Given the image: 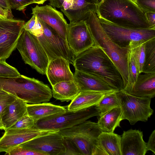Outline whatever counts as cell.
I'll return each mask as SVG.
<instances>
[{"instance_id": "24", "label": "cell", "mask_w": 155, "mask_h": 155, "mask_svg": "<svg viewBox=\"0 0 155 155\" xmlns=\"http://www.w3.org/2000/svg\"><path fill=\"white\" fill-rule=\"evenodd\" d=\"M52 87V96L61 102L72 100L80 91L74 80L61 81Z\"/></svg>"}, {"instance_id": "42", "label": "cell", "mask_w": 155, "mask_h": 155, "mask_svg": "<svg viewBox=\"0 0 155 155\" xmlns=\"http://www.w3.org/2000/svg\"><path fill=\"white\" fill-rule=\"evenodd\" d=\"M11 10L4 9L0 6V18L3 19L13 18Z\"/></svg>"}, {"instance_id": "13", "label": "cell", "mask_w": 155, "mask_h": 155, "mask_svg": "<svg viewBox=\"0 0 155 155\" xmlns=\"http://www.w3.org/2000/svg\"><path fill=\"white\" fill-rule=\"evenodd\" d=\"M67 41L75 57L94 45L85 20L68 24Z\"/></svg>"}, {"instance_id": "40", "label": "cell", "mask_w": 155, "mask_h": 155, "mask_svg": "<svg viewBox=\"0 0 155 155\" xmlns=\"http://www.w3.org/2000/svg\"><path fill=\"white\" fill-rule=\"evenodd\" d=\"M43 32L42 25L39 21L38 18L36 16L35 23L30 32L31 33L36 37L38 36Z\"/></svg>"}, {"instance_id": "46", "label": "cell", "mask_w": 155, "mask_h": 155, "mask_svg": "<svg viewBox=\"0 0 155 155\" xmlns=\"http://www.w3.org/2000/svg\"><path fill=\"white\" fill-rule=\"evenodd\" d=\"M9 93L3 89L0 88V96L7 94Z\"/></svg>"}, {"instance_id": "48", "label": "cell", "mask_w": 155, "mask_h": 155, "mask_svg": "<svg viewBox=\"0 0 155 155\" xmlns=\"http://www.w3.org/2000/svg\"><path fill=\"white\" fill-rule=\"evenodd\" d=\"M132 0V1H134V2H135L137 0Z\"/></svg>"}, {"instance_id": "33", "label": "cell", "mask_w": 155, "mask_h": 155, "mask_svg": "<svg viewBox=\"0 0 155 155\" xmlns=\"http://www.w3.org/2000/svg\"><path fill=\"white\" fill-rule=\"evenodd\" d=\"M5 153V155H45L41 152L23 148L20 145L14 147Z\"/></svg>"}, {"instance_id": "35", "label": "cell", "mask_w": 155, "mask_h": 155, "mask_svg": "<svg viewBox=\"0 0 155 155\" xmlns=\"http://www.w3.org/2000/svg\"><path fill=\"white\" fill-rule=\"evenodd\" d=\"M135 2L144 12H155V0H137Z\"/></svg>"}, {"instance_id": "1", "label": "cell", "mask_w": 155, "mask_h": 155, "mask_svg": "<svg viewBox=\"0 0 155 155\" xmlns=\"http://www.w3.org/2000/svg\"><path fill=\"white\" fill-rule=\"evenodd\" d=\"M75 69L102 79L117 91L123 90L122 76L109 57L100 47L94 45L75 57Z\"/></svg>"}, {"instance_id": "15", "label": "cell", "mask_w": 155, "mask_h": 155, "mask_svg": "<svg viewBox=\"0 0 155 155\" xmlns=\"http://www.w3.org/2000/svg\"><path fill=\"white\" fill-rule=\"evenodd\" d=\"M31 14L48 25L67 41L68 25L63 13L50 5L31 8Z\"/></svg>"}, {"instance_id": "10", "label": "cell", "mask_w": 155, "mask_h": 155, "mask_svg": "<svg viewBox=\"0 0 155 155\" xmlns=\"http://www.w3.org/2000/svg\"><path fill=\"white\" fill-rule=\"evenodd\" d=\"M43 32L36 37L45 51L49 61L62 57L73 64L75 58L67 41L61 37L52 28L39 18Z\"/></svg>"}, {"instance_id": "4", "label": "cell", "mask_w": 155, "mask_h": 155, "mask_svg": "<svg viewBox=\"0 0 155 155\" xmlns=\"http://www.w3.org/2000/svg\"><path fill=\"white\" fill-rule=\"evenodd\" d=\"M85 21L94 45L101 48L112 61L122 76L124 88L128 80L127 57L129 49L119 47L109 38L95 12H91Z\"/></svg>"}, {"instance_id": "32", "label": "cell", "mask_w": 155, "mask_h": 155, "mask_svg": "<svg viewBox=\"0 0 155 155\" xmlns=\"http://www.w3.org/2000/svg\"><path fill=\"white\" fill-rule=\"evenodd\" d=\"M35 124V123L33 119L27 114L19 119L9 128H28L34 127Z\"/></svg>"}, {"instance_id": "44", "label": "cell", "mask_w": 155, "mask_h": 155, "mask_svg": "<svg viewBox=\"0 0 155 155\" xmlns=\"http://www.w3.org/2000/svg\"><path fill=\"white\" fill-rule=\"evenodd\" d=\"M0 6L4 9L11 10L8 0H0Z\"/></svg>"}, {"instance_id": "2", "label": "cell", "mask_w": 155, "mask_h": 155, "mask_svg": "<svg viewBox=\"0 0 155 155\" xmlns=\"http://www.w3.org/2000/svg\"><path fill=\"white\" fill-rule=\"evenodd\" d=\"M96 13L99 18L123 27L151 28L145 12L131 0H101Z\"/></svg>"}, {"instance_id": "3", "label": "cell", "mask_w": 155, "mask_h": 155, "mask_svg": "<svg viewBox=\"0 0 155 155\" xmlns=\"http://www.w3.org/2000/svg\"><path fill=\"white\" fill-rule=\"evenodd\" d=\"M0 88L28 104L48 102L52 97V90L48 85L22 75L17 77H0Z\"/></svg>"}, {"instance_id": "8", "label": "cell", "mask_w": 155, "mask_h": 155, "mask_svg": "<svg viewBox=\"0 0 155 155\" xmlns=\"http://www.w3.org/2000/svg\"><path fill=\"white\" fill-rule=\"evenodd\" d=\"M101 111L94 106L76 111L68 110L49 116L37 121L35 126L44 130H60L83 123L94 116H100Z\"/></svg>"}, {"instance_id": "45", "label": "cell", "mask_w": 155, "mask_h": 155, "mask_svg": "<svg viewBox=\"0 0 155 155\" xmlns=\"http://www.w3.org/2000/svg\"><path fill=\"white\" fill-rule=\"evenodd\" d=\"M34 3L38 4H43L46 1L48 0H33Z\"/></svg>"}, {"instance_id": "27", "label": "cell", "mask_w": 155, "mask_h": 155, "mask_svg": "<svg viewBox=\"0 0 155 155\" xmlns=\"http://www.w3.org/2000/svg\"><path fill=\"white\" fill-rule=\"evenodd\" d=\"M127 62L128 80L123 90L128 93L134 84L140 74L134 57L132 49L131 48L128 50Z\"/></svg>"}, {"instance_id": "12", "label": "cell", "mask_w": 155, "mask_h": 155, "mask_svg": "<svg viewBox=\"0 0 155 155\" xmlns=\"http://www.w3.org/2000/svg\"><path fill=\"white\" fill-rule=\"evenodd\" d=\"M5 130L0 138V153L7 152L14 147L36 137L59 131L44 130L35 126L25 128H8Z\"/></svg>"}, {"instance_id": "28", "label": "cell", "mask_w": 155, "mask_h": 155, "mask_svg": "<svg viewBox=\"0 0 155 155\" xmlns=\"http://www.w3.org/2000/svg\"><path fill=\"white\" fill-rule=\"evenodd\" d=\"M145 55L142 73H155V38L147 41Z\"/></svg>"}, {"instance_id": "14", "label": "cell", "mask_w": 155, "mask_h": 155, "mask_svg": "<svg viewBox=\"0 0 155 155\" xmlns=\"http://www.w3.org/2000/svg\"><path fill=\"white\" fill-rule=\"evenodd\" d=\"M58 131L36 137L19 145L45 155H64L65 149L64 137Z\"/></svg>"}, {"instance_id": "41", "label": "cell", "mask_w": 155, "mask_h": 155, "mask_svg": "<svg viewBox=\"0 0 155 155\" xmlns=\"http://www.w3.org/2000/svg\"><path fill=\"white\" fill-rule=\"evenodd\" d=\"M145 14L150 27L155 28V12L147 11Z\"/></svg>"}, {"instance_id": "6", "label": "cell", "mask_w": 155, "mask_h": 155, "mask_svg": "<svg viewBox=\"0 0 155 155\" xmlns=\"http://www.w3.org/2000/svg\"><path fill=\"white\" fill-rule=\"evenodd\" d=\"M16 48L25 64L39 73L45 74L49 61L36 36L23 29Z\"/></svg>"}, {"instance_id": "47", "label": "cell", "mask_w": 155, "mask_h": 155, "mask_svg": "<svg viewBox=\"0 0 155 155\" xmlns=\"http://www.w3.org/2000/svg\"><path fill=\"white\" fill-rule=\"evenodd\" d=\"M5 130V128L4 127L1 120V118L0 116V130Z\"/></svg>"}, {"instance_id": "19", "label": "cell", "mask_w": 155, "mask_h": 155, "mask_svg": "<svg viewBox=\"0 0 155 155\" xmlns=\"http://www.w3.org/2000/svg\"><path fill=\"white\" fill-rule=\"evenodd\" d=\"M99 0H73L71 6L66 10L61 9L70 23L85 20L91 12L96 13Z\"/></svg>"}, {"instance_id": "21", "label": "cell", "mask_w": 155, "mask_h": 155, "mask_svg": "<svg viewBox=\"0 0 155 155\" xmlns=\"http://www.w3.org/2000/svg\"><path fill=\"white\" fill-rule=\"evenodd\" d=\"M127 93L138 97H154L155 96V73L140 74L134 84Z\"/></svg>"}, {"instance_id": "34", "label": "cell", "mask_w": 155, "mask_h": 155, "mask_svg": "<svg viewBox=\"0 0 155 155\" xmlns=\"http://www.w3.org/2000/svg\"><path fill=\"white\" fill-rule=\"evenodd\" d=\"M11 9L19 11L24 10L28 5L34 3L33 0H8Z\"/></svg>"}, {"instance_id": "39", "label": "cell", "mask_w": 155, "mask_h": 155, "mask_svg": "<svg viewBox=\"0 0 155 155\" xmlns=\"http://www.w3.org/2000/svg\"><path fill=\"white\" fill-rule=\"evenodd\" d=\"M147 151L150 150L155 154V130H154L150 135L148 141L146 143Z\"/></svg>"}, {"instance_id": "37", "label": "cell", "mask_w": 155, "mask_h": 155, "mask_svg": "<svg viewBox=\"0 0 155 155\" xmlns=\"http://www.w3.org/2000/svg\"><path fill=\"white\" fill-rule=\"evenodd\" d=\"M63 143L65 149L64 155H81L78 149L70 140L64 137Z\"/></svg>"}, {"instance_id": "29", "label": "cell", "mask_w": 155, "mask_h": 155, "mask_svg": "<svg viewBox=\"0 0 155 155\" xmlns=\"http://www.w3.org/2000/svg\"><path fill=\"white\" fill-rule=\"evenodd\" d=\"M117 92L113 91L105 94L96 105L101 111L100 115L113 108L120 107V103L116 94Z\"/></svg>"}, {"instance_id": "17", "label": "cell", "mask_w": 155, "mask_h": 155, "mask_svg": "<svg viewBox=\"0 0 155 155\" xmlns=\"http://www.w3.org/2000/svg\"><path fill=\"white\" fill-rule=\"evenodd\" d=\"M74 80L81 91H91L104 93L118 91L105 81L93 75L75 69Z\"/></svg>"}, {"instance_id": "30", "label": "cell", "mask_w": 155, "mask_h": 155, "mask_svg": "<svg viewBox=\"0 0 155 155\" xmlns=\"http://www.w3.org/2000/svg\"><path fill=\"white\" fill-rule=\"evenodd\" d=\"M146 41L141 42L130 48L132 49L134 57L140 74L142 72L144 63Z\"/></svg>"}, {"instance_id": "16", "label": "cell", "mask_w": 155, "mask_h": 155, "mask_svg": "<svg viewBox=\"0 0 155 155\" xmlns=\"http://www.w3.org/2000/svg\"><path fill=\"white\" fill-rule=\"evenodd\" d=\"M142 131L132 129L123 132L120 137L122 155H145L146 143Z\"/></svg>"}, {"instance_id": "43", "label": "cell", "mask_w": 155, "mask_h": 155, "mask_svg": "<svg viewBox=\"0 0 155 155\" xmlns=\"http://www.w3.org/2000/svg\"><path fill=\"white\" fill-rule=\"evenodd\" d=\"M36 22V16L33 15L31 18L26 23H25L23 29L30 32L33 28Z\"/></svg>"}, {"instance_id": "26", "label": "cell", "mask_w": 155, "mask_h": 155, "mask_svg": "<svg viewBox=\"0 0 155 155\" xmlns=\"http://www.w3.org/2000/svg\"><path fill=\"white\" fill-rule=\"evenodd\" d=\"M120 137L114 132H102L98 136V140L107 155H122Z\"/></svg>"}, {"instance_id": "38", "label": "cell", "mask_w": 155, "mask_h": 155, "mask_svg": "<svg viewBox=\"0 0 155 155\" xmlns=\"http://www.w3.org/2000/svg\"><path fill=\"white\" fill-rule=\"evenodd\" d=\"M17 97L10 93L0 96V114L4 109Z\"/></svg>"}, {"instance_id": "22", "label": "cell", "mask_w": 155, "mask_h": 155, "mask_svg": "<svg viewBox=\"0 0 155 155\" xmlns=\"http://www.w3.org/2000/svg\"><path fill=\"white\" fill-rule=\"evenodd\" d=\"M105 94L94 91H81L71 101L67 109L69 111H76L95 106Z\"/></svg>"}, {"instance_id": "18", "label": "cell", "mask_w": 155, "mask_h": 155, "mask_svg": "<svg viewBox=\"0 0 155 155\" xmlns=\"http://www.w3.org/2000/svg\"><path fill=\"white\" fill-rule=\"evenodd\" d=\"M69 64L68 60L61 57L49 61L45 74L52 86L61 81H74Z\"/></svg>"}, {"instance_id": "7", "label": "cell", "mask_w": 155, "mask_h": 155, "mask_svg": "<svg viewBox=\"0 0 155 155\" xmlns=\"http://www.w3.org/2000/svg\"><path fill=\"white\" fill-rule=\"evenodd\" d=\"M104 31L119 47L129 49L134 45L155 38V28H132L119 26L99 18Z\"/></svg>"}, {"instance_id": "36", "label": "cell", "mask_w": 155, "mask_h": 155, "mask_svg": "<svg viewBox=\"0 0 155 155\" xmlns=\"http://www.w3.org/2000/svg\"><path fill=\"white\" fill-rule=\"evenodd\" d=\"M48 4L53 7L60 8L61 10H66L72 5L73 0H48Z\"/></svg>"}, {"instance_id": "11", "label": "cell", "mask_w": 155, "mask_h": 155, "mask_svg": "<svg viewBox=\"0 0 155 155\" xmlns=\"http://www.w3.org/2000/svg\"><path fill=\"white\" fill-rule=\"evenodd\" d=\"M25 23L20 19L0 18V60H6L16 49Z\"/></svg>"}, {"instance_id": "9", "label": "cell", "mask_w": 155, "mask_h": 155, "mask_svg": "<svg viewBox=\"0 0 155 155\" xmlns=\"http://www.w3.org/2000/svg\"><path fill=\"white\" fill-rule=\"evenodd\" d=\"M122 111V120H128L131 125L138 121L146 122L153 110L150 107L151 98L135 96L124 90L116 92Z\"/></svg>"}, {"instance_id": "20", "label": "cell", "mask_w": 155, "mask_h": 155, "mask_svg": "<svg viewBox=\"0 0 155 155\" xmlns=\"http://www.w3.org/2000/svg\"><path fill=\"white\" fill-rule=\"evenodd\" d=\"M27 104L23 100L17 97L4 109L0 116L4 130L10 128L20 118L28 114Z\"/></svg>"}, {"instance_id": "5", "label": "cell", "mask_w": 155, "mask_h": 155, "mask_svg": "<svg viewBox=\"0 0 155 155\" xmlns=\"http://www.w3.org/2000/svg\"><path fill=\"white\" fill-rule=\"evenodd\" d=\"M58 131L75 145L81 155H94L99 145L98 137L102 132L97 123L87 120Z\"/></svg>"}, {"instance_id": "25", "label": "cell", "mask_w": 155, "mask_h": 155, "mask_svg": "<svg viewBox=\"0 0 155 155\" xmlns=\"http://www.w3.org/2000/svg\"><path fill=\"white\" fill-rule=\"evenodd\" d=\"M122 111L120 107H116L100 115L97 123L102 132H114L120 126Z\"/></svg>"}, {"instance_id": "23", "label": "cell", "mask_w": 155, "mask_h": 155, "mask_svg": "<svg viewBox=\"0 0 155 155\" xmlns=\"http://www.w3.org/2000/svg\"><path fill=\"white\" fill-rule=\"evenodd\" d=\"M28 114L35 123L38 120L52 115L65 112V107L56 105L50 103L27 104Z\"/></svg>"}, {"instance_id": "31", "label": "cell", "mask_w": 155, "mask_h": 155, "mask_svg": "<svg viewBox=\"0 0 155 155\" xmlns=\"http://www.w3.org/2000/svg\"><path fill=\"white\" fill-rule=\"evenodd\" d=\"M21 75L16 68L7 63L6 60H0V77H17Z\"/></svg>"}]
</instances>
